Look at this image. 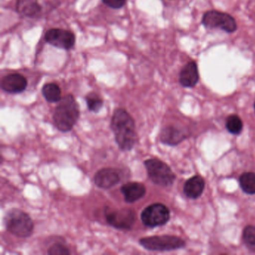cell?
<instances>
[{
	"instance_id": "cell-1",
	"label": "cell",
	"mask_w": 255,
	"mask_h": 255,
	"mask_svg": "<svg viewBox=\"0 0 255 255\" xmlns=\"http://www.w3.org/2000/svg\"><path fill=\"white\" fill-rule=\"evenodd\" d=\"M111 128L115 139L121 150L129 151L138 141L135 125L132 116L124 109H117L113 113Z\"/></svg>"
},
{
	"instance_id": "cell-2",
	"label": "cell",
	"mask_w": 255,
	"mask_h": 255,
	"mask_svg": "<svg viewBox=\"0 0 255 255\" xmlns=\"http://www.w3.org/2000/svg\"><path fill=\"white\" fill-rule=\"evenodd\" d=\"M80 117V107L73 95H68L62 98L53 114L55 126L61 132L71 131Z\"/></svg>"
},
{
	"instance_id": "cell-3",
	"label": "cell",
	"mask_w": 255,
	"mask_h": 255,
	"mask_svg": "<svg viewBox=\"0 0 255 255\" xmlns=\"http://www.w3.org/2000/svg\"><path fill=\"white\" fill-rule=\"evenodd\" d=\"M4 221L6 229L15 237L27 238L33 233L34 224L30 216L19 209L10 210Z\"/></svg>"
},
{
	"instance_id": "cell-4",
	"label": "cell",
	"mask_w": 255,
	"mask_h": 255,
	"mask_svg": "<svg viewBox=\"0 0 255 255\" xmlns=\"http://www.w3.org/2000/svg\"><path fill=\"white\" fill-rule=\"evenodd\" d=\"M147 175L153 183L161 186H171L176 180L175 174L170 167L158 159H149L144 161Z\"/></svg>"
},
{
	"instance_id": "cell-5",
	"label": "cell",
	"mask_w": 255,
	"mask_h": 255,
	"mask_svg": "<svg viewBox=\"0 0 255 255\" xmlns=\"http://www.w3.org/2000/svg\"><path fill=\"white\" fill-rule=\"evenodd\" d=\"M144 249L155 252H168L177 250L186 246L184 240L174 236L162 235L145 237L139 240Z\"/></svg>"
},
{
	"instance_id": "cell-6",
	"label": "cell",
	"mask_w": 255,
	"mask_h": 255,
	"mask_svg": "<svg viewBox=\"0 0 255 255\" xmlns=\"http://www.w3.org/2000/svg\"><path fill=\"white\" fill-rule=\"evenodd\" d=\"M201 23L206 29H219L228 33H234L237 29V22L232 16L217 10L207 11Z\"/></svg>"
},
{
	"instance_id": "cell-7",
	"label": "cell",
	"mask_w": 255,
	"mask_h": 255,
	"mask_svg": "<svg viewBox=\"0 0 255 255\" xmlns=\"http://www.w3.org/2000/svg\"><path fill=\"white\" fill-rule=\"evenodd\" d=\"M169 219V210L166 206L160 203L148 206L141 214V222L148 228L162 226L166 224Z\"/></svg>"
},
{
	"instance_id": "cell-8",
	"label": "cell",
	"mask_w": 255,
	"mask_h": 255,
	"mask_svg": "<svg viewBox=\"0 0 255 255\" xmlns=\"http://www.w3.org/2000/svg\"><path fill=\"white\" fill-rule=\"evenodd\" d=\"M105 217L111 226L122 230H130L136 219L135 212L127 208H106Z\"/></svg>"
},
{
	"instance_id": "cell-9",
	"label": "cell",
	"mask_w": 255,
	"mask_h": 255,
	"mask_svg": "<svg viewBox=\"0 0 255 255\" xmlns=\"http://www.w3.org/2000/svg\"><path fill=\"white\" fill-rule=\"evenodd\" d=\"M44 38L50 45L62 50H71L76 43L75 35L72 32L58 28L49 29Z\"/></svg>"
},
{
	"instance_id": "cell-10",
	"label": "cell",
	"mask_w": 255,
	"mask_h": 255,
	"mask_svg": "<svg viewBox=\"0 0 255 255\" xmlns=\"http://www.w3.org/2000/svg\"><path fill=\"white\" fill-rule=\"evenodd\" d=\"M120 181V174L113 168H102L95 176V185L101 189H110L116 186Z\"/></svg>"
},
{
	"instance_id": "cell-11",
	"label": "cell",
	"mask_w": 255,
	"mask_h": 255,
	"mask_svg": "<svg viewBox=\"0 0 255 255\" xmlns=\"http://www.w3.org/2000/svg\"><path fill=\"white\" fill-rule=\"evenodd\" d=\"M27 80L20 74H8L1 82V88L7 93L18 94L26 90Z\"/></svg>"
},
{
	"instance_id": "cell-12",
	"label": "cell",
	"mask_w": 255,
	"mask_h": 255,
	"mask_svg": "<svg viewBox=\"0 0 255 255\" xmlns=\"http://www.w3.org/2000/svg\"><path fill=\"white\" fill-rule=\"evenodd\" d=\"M199 80L198 65L195 62H189L184 65L180 72L179 81L185 88H192L196 86Z\"/></svg>"
},
{
	"instance_id": "cell-13",
	"label": "cell",
	"mask_w": 255,
	"mask_h": 255,
	"mask_svg": "<svg viewBox=\"0 0 255 255\" xmlns=\"http://www.w3.org/2000/svg\"><path fill=\"white\" fill-rule=\"evenodd\" d=\"M121 192L128 203H134L144 196L146 188L142 183L138 182H129L123 185L121 188Z\"/></svg>"
},
{
	"instance_id": "cell-14",
	"label": "cell",
	"mask_w": 255,
	"mask_h": 255,
	"mask_svg": "<svg viewBox=\"0 0 255 255\" xmlns=\"http://www.w3.org/2000/svg\"><path fill=\"white\" fill-rule=\"evenodd\" d=\"M188 134L183 129L173 126L165 127L160 133V140L162 143L168 145H177L187 138Z\"/></svg>"
},
{
	"instance_id": "cell-15",
	"label": "cell",
	"mask_w": 255,
	"mask_h": 255,
	"mask_svg": "<svg viewBox=\"0 0 255 255\" xmlns=\"http://www.w3.org/2000/svg\"><path fill=\"white\" fill-rule=\"evenodd\" d=\"M205 187V182L200 176H194L185 183L183 192L188 198L196 199L202 195Z\"/></svg>"
},
{
	"instance_id": "cell-16",
	"label": "cell",
	"mask_w": 255,
	"mask_h": 255,
	"mask_svg": "<svg viewBox=\"0 0 255 255\" xmlns=\"http://www.w3.org/2000/svg\"><path fill=\"white\" fill-rule=\"evenodd\" d=\"M16 11L24 17H34L41 12V6L38 0H17Z\"/></svg>"
},
{
	"instance_id": "cell-17",
	"label": "cell",
	"mask_w": 255,
	"mask_h": 255,
	"mask_svg": "<svg viewBox=\"0 0 255 255\" xmlns=\"http://www.w3.org/2000/svg\"><path fill=\"white\" fill-rule=\"evenodd\" d=\"M43 96L49 103H57L62 100V91L56 83H47L42 88Z\"/></svg>"
},
{
	"instance_id": "cell-18",
	"label": "cell",
	"mask_w": 255,
	"mask_h": 255,
	"mask_svg": "<svg viewBox=\"0 0 255 255\" xmlns=\"http://www.w3.org/2000/svg\"><path fill=\"white\" fill-rule=\"evenodd\" d=\"M240 184L245 193L248 195H255V173H243L240 177Z\"/></svg>"
},
{
	"instance_id": "cell-19",
	"label": "cell",
	"mask_w": 255,
	"mask_h": 255,
	"mask_svg": "<svg viewBox=\"0 0 255 255\" xmlns=\"http://www.w3.org/2000/svg\"><path fill=\"white\" fill-rule=\"evenodd\" d=\"M86 101L88 108L93 113H98L104 106V101L102 98L95 92H92L87 95L86 97Z\"/></svg>"
},
{
	"instance_id": "cell-20",
	"label": "cell",
	"mask_w": 255,
	"mask_h": 255,
	"mask_svg": "<svg viewBox=\"0 0 255 255\" xmlns=\"http://www.w3.org/2000/svg\"><path fill=\"white\" fill-rule=\"evenodd\" d=\"M226 128L231 133L238 135L243 130V123L238 116L231 115L227 119Z\"/></svg>"
},
{
	"instance_id": "cell-21",
	"label": "cell",
	"mask_w": 255,
	"mask_h": 255,
	"mask_svg": "<svg viewBox=\"0 0 255 255\" xmlns=\"http://www.w3.org/2000/svg\"><path fill=\"white\" fill-rule=\"evenodd\" d=\"M243 240L246 247L255 252V227L249 225L245 228L243 233Z\"/></svg>"
},
{
	"instance_id": "cell-22",
	"label": "cell",
	"mask_w": 255,
	"mask_h": 255,
	"mask_svg": "<svg viewBox=\"0 0 255 255\" xmlns=\"http://www.w3.org/2000/svg\"><path fill=\"white\" fill-rule=\"evenodd\" d=\"M48 254L50 255H68L71 252L66 246L60 243H56L49 249Z\"/></svg>"
},
{
	"instance_id": "cell-23",
	"label": "cell",
	"mask_w": 255,
	"mask_h": 255,
	"mask_svg": "<svg viewBox=\"0 0 255 255\" xmlns=\"http://www.w3.org/2000/svg\"><path fill=\"white\" fill-rule=\"evenodd\" d=\"M102 1L106 5L114 9L122 8L126 4V0H102Z\"/></svg>"
},
{
	"instance_id": "cell-24",
	"label": "cell",
	"mask_w": 255,
	"mask_h": 255,
	"mask_svg": "<svg viewBox=\"0 0 255 255\" xmlns=\"http://www.w3.org/2000/svg\"></svg>"
}]
</instances>
